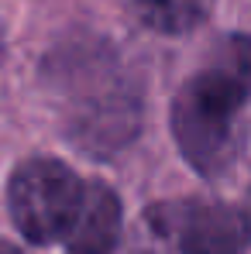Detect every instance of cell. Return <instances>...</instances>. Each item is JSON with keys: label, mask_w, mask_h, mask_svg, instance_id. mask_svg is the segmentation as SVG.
<instances>
[{"label": "cell", "mask_w": 251, "mask_h": 254, "mask_svg": "<svg viewBox=\"0 0 251 254\" xmlns=\"http://www.w3.org/2000/svg\"><path fill=\"white\" fill-rule=\"evenodd\" d=\"M251 100V38L231 35L213 45L203 69H196L175 96L172 130L189 158V165L203 175L220 172L234 158L238 117Z\"/></svg>", "instance_id": "obj_1"}, {"label": "cell", "mask_w": 251, "mask_h": 254, "mask_svg": "<svg viewBox=\"0 0 251 254\" xmlns=\"http://www.w3.org/2000/svg\"><path fill=\"white\" fill-rule=\"evenodd\" d=\"M86 182L55 158H31L17 165L7 189L10 220L31 244L66 241L69 227L80 216Z\"/></svg>", "instance_id": "obj_2"}, {"label": "cell", "mask_w": 251, "mask_h": 254, "mask_svg": "<svg viewBox=\"0 0 251 254\" xmlns=\"http://www.w3.org/2000/svg\"><path fill=\"white\" fill-rule=\"evenodd\" d=\"M155 227L179 254H241L251 241L248 216L220 203H172L155 210Z\"/></svg>", "instance_id": "obj_3"}, {"label": "cell", "mask_w": 251, "mask_h": 254, "mask_svg": "<svg viewBox=\"0 0 251 254\" xmlns=\"http://www.w3.org/2000/svg\"><path fill=\"white\" fill-rule=\"evenodd\" d=\"M117 241H121V203L107 186L89 182L80 216L62 241L66 254H114Z\"/></svg>", "instance_id": "obj_4"}, {"label": "cell", "mask_w": 251, "mask_h": 254, "mask_svg": "<svg viewBox=\"0 0 251 254\" xmlns=\"http://www.w3.org/2000/svg\"><path fill=\"white\" fill-rule=\"evenodd\" d=\"M134 7L148 28L162 35H186L207 21L213 0H134Z\"/></svg>", "instance_id": "obj_5"}, {"label": "cell", "mask_w": 251, "mask_h": 254, "mask_svg": "<svg viewBox=\"0 0 251 254\" xmlns=\"http://www.w3.org/2000/svg\"><path fill=\"white\" fill-rule=\"evenodd\" d=\"M0 254H21L17 248H10V244H0Z\"/></svg>", "instance_id": "obj_6"}, {"label": "cell", "mask_w": 251, "mask_h": 254, "mask_svg": "<svg viewBox=\"0 0 251 254\" xmlns=\"http://www.w3.org/2000/svg\"><path fill=\"white\" fill-rule=\"evenodd\" d=\"M245 216H248V227H251V189H248V213Z\"/></svg>", "instance_id": "obj_7"}]
</instances>
